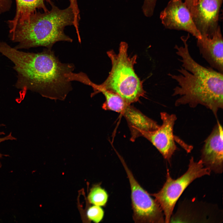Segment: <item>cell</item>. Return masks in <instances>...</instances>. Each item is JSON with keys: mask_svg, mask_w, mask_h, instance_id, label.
<instances>
[{"mask_svg": "<svg viewBox=\"0 0 223 223\" xmlns=\"http://www.w3.org/2000/svg\"><path fill=\"white\" fill-rule=\"evenodd\" d=\"M5 125L3 124H0V127L1 126H5ZM5 134L3 132H0V135H5ZM16 138L15 137H14L12 135L11 133V132L8 135L3 137L0 138V144L2 142H3L5 141L8 140H16ZM7 156V155H3L0 153V167L1 166V163L0 162V159H1L3 156Z\"/></svg>", "mask_w": 223, "mask_h": 223, "instance_id": "d6986e66", "label": "cell"}, {"mask_svg": "<svg viewBox=\"0 0 223 223\" xmlns=\"http://www.w3.org/2000/svg\"><path fill=\"white\" fill-rule=\"evenodd\" d=\"M222 0H198L194 20L202 36L211 37L218 27L219 14Z\"/></svg>", "mask_w": 223, "mask_h": 223, "instance_id": "8fae6325", "label": "cell"}, {"mask_svg": "<svg viewBox=\"0 0 223 223\" xmlns=\"http://www.w3.org/2000/svg\"><path fill=\"white\" fill-rule=\"evenodd\" d=\"M0 53L10 60L17 74L16 87L22 91L37 92L44 97L63 99L72 88L66 75L72 72V63H61L54 51L27 52L0 42Z\"/></svg>", "mask_w": 223, "mask_h": 223, "instance_id": "6da1fadb", "label": "cell"}, {"mask_svg": "<svg viewBox=\"0 0 223 223\" xmlns=\"http://www.w3.org/2000/svg\"><path fill=\"white\" fill-rule=\"evenodd\" d=\"M189 37H181L183 45L174 48L181 66L178 73L168 75L177 83L172 96H177L176 106L188 105L191 107L200 104L210 109L217 118V112L223 107V73L210 67H206L192 57L187 41Z\"/></svg>", "mask_w": 223, "mask_h": 223, "instance_id": "7a4b0ae2", "label": "cell"}, {"mask_svg": "<svg viewBox=\"0 0 223 223\" xmlns=\"http://www.w3.org/2000/svg\"><path fill=\"white\" fill-rule=\"evenodd\" d=\"M204 166L201 159L195 162L192 157L187 171L176 179L171 177L168 169L166 181L162 188L156 193L150 194L154 196L163 212L165 222L171 221L176 203L188 185L195 179L210 174L211 170Z\"/></svg>", "mask_w": 223, "mask_h": 223, "instance_id": "5b68a950", "label": "cell"}, {"mask_svg": "<svg viewBox=\"0 0 223 223\" xmlns=\"http://www.w3.org/2000/svg\"><path fill=\"white\" fill-rule=\"evenodd\" d=\"M16 11L15 17L11 20H8L9 32L13 30L17 25L22 24L28 20L30 15L37 10L41 9L43 11L48 10L47 3H50L51 0H15Z\"/></svg>", "mask_w": 223, "mask_h": 223, "instance_id": "4fadbf2b", "label": "cell"}, {"mask_svg": "<svg viewBox=\"0 0 223 223\" xmlns=\"http://www.w3.org/2000/svg\"><path fill=\"white\" fill-rule=\"evenodd\" d=\"M128 48L127 43L122 42L118 53L113 50L107 52L112 63V68L107 79L100 85L116 94L126 103L131 104L143 96L145 91L142 82L134 68L137 55L129 56Z\"/></svg>", "mask_w": 223, "mask_h": 223, "instance_id": "277c9868", "label": "cell"}, {"mask_svg": "<svg viewBox=\"0 0 223 223\" xmlns=\"http://www.w3.org/2000/svg\"><path fill=\"white\" fill-rule=\"evenodd\" d=\"M157 0H144L143 7L146 9L152 10L154 9Z\"/></svg>", "mask_w": 223, "mask_h": 223, "instance_id": "ffe728a7", "label": "cell"}, {"mask_svg": "<svg viewBox=\"0 0 223 223\" xmlns=\"http://www.w3.org/2000/svg\"><path fill=\"white\" fill-rule=\"evenodd\" d=\"M223 131L218 121L204 141L201 160L204 165L216 173L223 171Z\"/></svg>", "mask_w": 223, "mask_h": 223, "instance_id": "9c48e42d", "label": "cell"}, {"mask_svg": "<svg viewBox=\"0 0 223 223\" xmlns=\"http://www.w3.org/2000/svg\"><path fill=\"white\" fill-rule=\"evenodd\" d=\"M198 1V0H185V3L190 11L193 20L196 16Z\"/></svg>", "mask_w": 223, "mask_h": 223, "instance_id": "2e32d148", "label": "cell"}, {"mask_svg": "<svg viewBox=\"0 0 223 223\" xmlns=\"http://www.w3.org/2000/svg\"><path fill=\"white\" fill-rule=\"evenodd\" d=\"M109 110L123 116L129 124L133 138L140 136L142 132L153 131L160 126L155 121L131 106L121 98L112 103Z\"/></svg>", "mask_w": 223, "mask_h": 223, "instance_id": "30bf717a", "label": "cell"}, {"mask_svg": "<svg viewBox=\"0 0 223 223\" xmlns=\"http://www.w3.org/2000/svg\"><path fill=\"white\" fill-rule=\"evenodd\" d=\"M129 181L133 210V218L136 223H163L164 216L160 206L134 178L124 160L118 155Z\"/></svg>", "mask_w": 223, "mask_h": 223, "instance_id": "8992f818", "label": "cell"}, {"mask_svg": "<svg viewBox=\"0 0 223 223\" xmlns=\"http://www.w3.org/2000/svg\"><path fill=\"white\" fill-rule=\"evenodd\" d=\"M108 195L106 191L99 185L94 186L88 196L90 202L95 205L105 206L107 201Z\"/></svg>", "mask_w": 223, "mask_h": 223, "instance_id": "5bb4252c", "label": "cell"}, {"mask_svg": "<svg viewBox=\"0 0 223 223\" xmlns=\"http://www.w3.org/2000/svg\"><path fill=\"white\" fill-rule=\"evenodd\" d=\"M197 44L200 54L210 67L223 73V41L220 28L211 37L202 36L197 40Z\"/></svg>", "mask_w": 223, "mask_h": 223, "instance_id": "7c38bea8", "label": "cell"}, {"mask_svg": "<svg viewBox=\"0 0 223 223\" xmlns=\"http://www.w3.org/2000/svg\"><path fill=\"white\" fill-rule=\"evenodd\" d=\"M87 215L90 220L98 223L103 219L104 212L100 206L94 205L88 208Z\"/></svg>", "mask_w": 223, "mask_h": 223, "instance_id": "9a60e30c", "label": "cell"}, {"mask_svg": "<svg viewBox=\"0 0 223 223\" xmlns=\"http://www.w3.org/2000/svg\"><path fill=\"white\" fill-rule=\"evenodd\" d=\"M70 2L69 6L72 9L74 15V20L76 22L80 19V11L78 6L77 0H69Z\"/></svg>", "mask_w": 223, "mask_h": 223, "instance_id": "e0dca14e", "label": "cell"}, {"mask_svg": "<svg viewBox=\"0 0 223 223\" xmlns=\"http://www.w3.org/2000/svg\"><path fill=\"white\" fill-rule=\"evenodd\" d=\"M160 17L166 28L186 31L197 40L202 38L190 11L181 0H170L161 12Z\"/></svg>", "mask_w": 223, "mask_h": 223, "instance_id": "52a82bcc", "label": "cell"}, {"mask_svg": "<svg viewBox=\"0 0 223 223\" xmlns=\"http://www.w3.org/2000/svg\"><path fill=\"white\" fill-rule=\"evenodd\" d=\"M50 10L31 14L28 20L16 25L9 33L11 40L16 43L17 50L43 46L51 49L59 41L72 42L73 40L64 32L65 27L73 25L74 15L69 6L61 9L52 2Z\"/></svg>", "mask_w": 223, "mask_h": 223, "instance_id": "3957f363", "label": "cell"}, {"mask_svg": "<svg viewBox=\"0 0 223 223\" xmlns=\"http://www.w3.org/2000/svg\"><path fill=\"white\" fill-rule=\"evenodd\" d=\"M160 115L162 125L155 130L142 132L141 136L151 142L163 157L169 162L177 149L173 134L174 126L177 118L175 115L165 112H161Z\"/></svg>", "mask_w": 223, "mask_h": 223, "instance_id": "ba28073f", "label": "cell"}, {"mask_svg": "<svg viewBox=\"0 0 223 223\" xmlns=\"http://www.w3.org/2000/svg\"><path fill=\"white\" fill-rule=\"evenodd\" d=\"M12 2V0H0V15L10 10Z\"/></svg>", "mask_w": 223, "mask_h": 223, "instance_id": "ac0fdd59", "label": "cell"}]
</instances>
